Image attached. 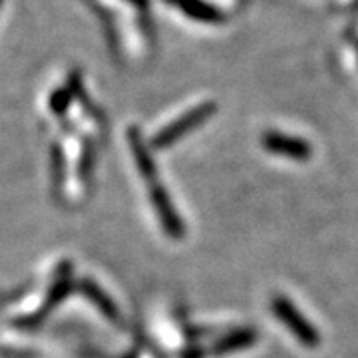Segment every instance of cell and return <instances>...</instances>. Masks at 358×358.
Returning a JSON list of instances; mask_svg holds the SVG:
<instances>
[{
    "mask_svg": "<svg viewBox=\"0 0 358 358\" xmlns=\"http://www.w3.org/2000/svg\"><path fill=\"white\" fill-rule=\"evenodd\" d=\"M271 308H273L275 317L281 320L282 324L293 333V336L299 341V343H301V345L310 346V348L319 345L320 343L319 331L315 329V324H313V322H308V320L303 317V313L294 307L293 303H291L287 296H282V294L273 296V301H271Z\"/></svg>",
    "mask_w": 358,
    "mask_h": 358,
    "instance_id": "1",
    "label": "cell"
},
{
    "mask_svg": "<svg viewBox=\"0 0 358 358\" xmlns=\"http://www.w3.org/2000/svg\"><path fill=\"white\" fill-rule=\"evenodd\" d=\"M213 114V103H205L199 108H193L192 112H187L185 115L178 117L173 124H169L167 128H164L157 136L154 138V148L157 150H164L173 145L179 138L187 136L193 128H197L199 124H203L209 115Z\"/></svg>",
    "mask_w": 358,
    "mask_h": 358,
    "instance_id": "2",
    "label": "cell"
},
{
    "mask_svg": "<svg viewBox=\"0 0 358 358\" xmlns=\"http://www.w3.org/2000/svg\"><path fill=\"white\" fill-rule=\"evenodd\" d=\"M150 197H152V203H154L155 213H157V217H159L162 227L166 229L167 235H171L173 239H179V237L185 233V227H183V223H181V219H179L178 213H176L173 203H171L167 192L157 183V181H152V183H150Z\"/></svg>",
    "mask_w": 358,
    "mask_h": 358,
    "instance_id": "3",
    "label": "cell"
},
{
    "mask_svg": "<svg viewBox=\"0 0 358 358\" xmlns=\"http://www.w3.org/2000/svg\"><path fill=\"white\" fill-rule=\"evenodd\" d=\"M263 148L275 155H285L291 157L294 162H307L313 155V148L307 141L301 138H293V136H285V134H277V131H268L263 136Z\"/></svg>",
    "mask_w": 358,
    "mask_h": 358,
    "instance_id": "4",
    "label": "cell"
},
{
    "mask_svg": "<svg viewBox=\"0 0 358 358\" xmlns=\"http://www.w3.org/2000/svg\"><path fill=\"white\" fill-rule=\"evenodd\" d=\"M257 341V333L253 329H239L235 333L227 334L223 338H219V343L213 346L215 355H229V352H237L241 348L251 346Z\"/></svg>",
    "mask_w": 358,
    "mask_h": 358,
    "instance_id": "5",
    "label": "cell"
},
{
    "mask_svg": "<svg viewBox=\"0 0 358 358\" xmlns=\"http://www.w3.org/2000/svg\"><path fill=\"white\" fill-rule=\"evenodd\" d=\"M129 143H131V152H134V157H136V164H138V169H140V173L143 176V179H148L150 183L152 181H157L155 176H157V171H155V164L154 159L150 157V152H148V148L143 145V141L138 134H129Z\"/></svg>",
    "mask_w": 358,
    "mask_h": 358,
    "instance_id": "6",
    "label": "cell"
},
{
    "mask_svg": "<svg viewBox=\"0 0 358 358\" xmlns=\"http://www.w3.org/2000/svg\"><path fill=\"white\" fill-rule=\"evenodd\" d=\"M86 293H90V296L96 301V305L102 308L108 317L115 319V308H114V305H112V301H110V299H108V296H106V294H103L100 289H96V285L88 282V285H86Z\"/></svg>",
    "mask_w": 358,
    "mask_h": 358,
    "instance_id": "7",
    "label": "cell"
}]
</instances>
